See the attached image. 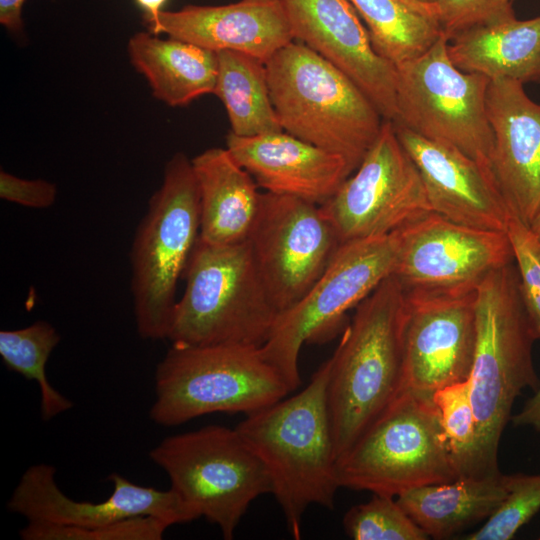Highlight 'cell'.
<instances>
[{
    "instance_id": "cell-3",
    "label": "cell",
    "mask_w": 540,
    "mask_h": 540,
    "mask_svg": "<svg viewBox=\"0 0 540 540\" xmlns=\"http://www.w3.org/2000/svg\"><path fill=\"white\" fill-rule=\"evenodd\" d=\"M477 339L468 378L477 423L479 476L499 473L498 449L523 390L536 391V339L515 262L489 273L476 288Z\"/></svg>"
},
{
    "instance_id": "cell-7",
    "label": "cell",
    "mask_w": 540,
    "mask_h": 540,
    "mask_svg": "<svg viewBox=\"0 0 540 540\" xmlns=\"http://www.w3.org/2000/svg\"><path fill=\"white\" fill-rule=\"evenodd\" d=\"M200 234V198L192 161L175 153L151 196L130 250L131 294L138 335L168 336L183 277Z\"/></svg>"
},
{
    "instance_id": "cell-23",
    "label": "cell",
    "mask_w": 540,
    "mask_h": 540,
    "mask_svg": "<svg viewBox=\"0 0 540 540\" xmlns=\"http://www.w3.org/2000/svg\"><path fill=\"white\" fill-rule=\"evenodd\" d=\"M447 51L464 72L540 83V16H512L473 27L450 39Z\"/></svg>"
},
{
    "instance_id": "cell-38",
    "label": "cell",
    "mask_w": 540,
    "mask_h": 540,
    "mask_svg": "<svg viewBox=\"0 0 540 540\" xmlns=\"http://www.w3.org/2000/svg\"><path fill=\"white\" fill-rule=\"evenodd\" d=\"M136 2L145 10V18H155L162 11L166 0H136Z\"/></svg>"
},
{
    "instance_id": "cell-22",
    "label": "cell",
    "mask_w": 540,
    "mask_h": 540,
    "mask_svg": "<svg viewBox=\"0 0 540 540\" xmlns=\"http://www.w3.org/2000/svg\"><path fill=\"white\" fill-rule=\"evenodd\" d=\"M192 161L200 198L199 239L211 245L246 242L262 193L227 148L213 147Z\"/></svg>"
},
{
    "instance_id": "cell-35",
    "label": "cell",
    "mask_w": 540,
    "mask_h": 540,
    "mask_svg": "<svg viewBox=\"0 0 540 540\" xmlns=\"http://www.w3.org/2000/svg\"><path fill=\"white\" fill-rule=\"evenodd\" d=\"M57 188L52 182L42 179H23L1 170L0 197L3 200L25 207L44 209L56 200Z\"/></svg>"
},
{
    "instance_id": "cell-13",
    "label": "cell",
    "mask_w": 540,
    "mask_h": 540,
    "mask_svg": "<svg viewBox=\"0 0 540 540\" xmlns=\"http://www.w3.org/2000/svg\"><path fill=\"white\" fill-rule=\"evenodd\" d=\"M247 242L279 314L312 288L341 245L321 205L269 192H262Z\"/></svg>"
},
{
    "instance_id": "cell-16",
    "label": "cell",
    "mask_w": 540,
    "mask_h": 540,
    "mask_svg": "<svg viewBox=\"0 0 540 540\" xmlns=\"http://www.w3.org/2000/svg\"><path fill=\"white\" fill-rule=\"evenodd\" d=\"M55 467L39 463L21 476L8 503V509L28 522L90 530L138 516L160 518L170 525L191 522L196 514L171 489L158 490L135 484L118 473L108 479L111 495L102 502L75 501L58 487Z\"/></svg>"
},
{
    "instance_id": "cell-17",
    "label": "cell",
    "mask_w": 540,
    "mask_h": 540,
    "mask_svg": "<svg viewBox=\"0 0 540 540\" xmlns=\"http://www.w3.org/2000/svg\"><path fill=\"white\" fill-rule=\"evenodd\" d=\"M294 40L349 77L385 120L396 118V67L374 49L350 0H281Z\"/></svg>"
},
{
    "instance_id": "cell-8",
    "label": "cell",
    "mask_w": 540,
    "mask_h": 540,
    "mask_svg": "<svg viewBox=\"0 0 540 540\" xmlns=\"http://www.w3.org/2000/svg\"><path fill=\"white\" fill-rule=\"evenodd\" d=\"M340 487L398 496L460 478L432 394L405 389L336 461Z\"/></svg>"
},
{
    "instance_id": "cell-6",
    "label": "cell",
    "mask_w": 540,
    "mask_h": 540,
    "mask_svg": "<svg viewBox=\"0 0 540 540\" xmlns=\"http://www.w3.org/2000/svg\"><path fill=\"white\" fill-rule=\"evenodd\" d=\"M149 411L157 425L172 427L207 414L249 415L291 392L261 347L172 343L154 375Z\"/></svg>"
},
{
    "instance_id": "cell-15",
    "label": "cell",
    "mask_w": 540,
    "mask_h": 540,
    "mask_svg": "<svg viewBox=\"0 0 540 540\" xmlns=\"http://www.w3.org/2000/svg\"><path fill=\"white\" fill-rule=\"evenodd\" d=\"M405 297L406 389L433 394L467 380L477 339L476 289L405 291Z\"/></svg>"
},
{
    "instance_id": "cell-4",
    "label": "cell",
    "mask_w": 540,
    "mask_h": 540,
    "mask_svg": "<svg viewBox=\"0 0 540 540\" xmlns=\"http://www.w3.org/2000/svg\"><path fill=\"white\" fill-rule=\"evenodd\" d=\"M269 93L283 131L342 156L353 172L384 118L343 72L292 41L266 61Z\"/></svg>"
},
{
    "instance_id": "cell-18",
    "label": "cell",
    "mask_w": 540,
    "mask_h": 540,
    "mask_svg": "<svg viewBox=\"0 0 540 540\" xmlns=\"http://www.w3.org/2000/svg\"><path fill=\"white\" fill-rule=\"evenodd\" d=\"M394 127L420 173L434 213L464 226L506 232L511 212L489 166L449 144L395 123Z\"/></svg>"
},
{
    "instance_id": "cell-39",
    "label": "cell",
    "mask_w": 540,
    "mask_h": 540,
    "mask_svg": "<svg viewBox=\"0 0 540 540\" xmlns=\"http://www.w3.org/2000/svg\"><path fill=\"white\" fill-rule=\"evenodd\" d=\"M529 228L540 242V209L530 223Z\"/></svg>"
},
{
    "instance_id": "cell-2",
    "label": "cell",
    "mask_w": 540,
    "mask_h": 540,
    "mask_svg": "<svg viewBox=\"0 0 540 540\" xmlns=\"http://www.w3.org/2000/svg\"><path fill=\"white\" fill-rule=\"evenodd\" d=\"M329 362L296 395L246 415L235 429L266 469L295 539L310 505L333 509L340 488L327 404Z\"/></svg>"
},
{
    "instance_id": "cell-20",
    "label": "cell",
    "mask_w": 540,
    "mask_h": 540,
    "mask_svg": "<svg viewBox=\"0 0 540 540\" xmlns=\"http://www.w3.org/2000/svg\"><path fill=\"white\" fill-rule=\"evenodd\" d=\"M148 32L166 34L202 48L231 50L263 62L294 41L281 0H240L218 6L186 5L145 18Z\"/></svg>"
},
{
    "instance_id": "cell-34",
    "label": "cell",
    "mask_w": 540,
    "mask_h": 540,
    "mask_svg": "<svg viewBox=\"0 0 540 540\" xmlns=\"http://www.w3.org/2000/svg\"><path fill=\"white\" fill-rule=\"evenodd\" d=\"M442 34H457L503 18L515 16L509 0H436Z\"/></svg>"
},
{
    "instance_id": "cell-41",
    "label": "cell",
    "mask_w": 540,
    "mask_h": 540,
    "mask_svg": "<svg viewBox=\"0 0 540 540\" xmlns=\"http://www.w3.org/2000/svg\"><path fill=\"white\" fill-rule=\"evenodd\" d=\"M509 1H513V0H509Z\"/></svg>"
},
{
    "instance_id": "cell-28",
    "label": "cell",
    "mask_w": 540,
    "mask_h": 540,
    "mask_svg": "<svg viewBox=\"0 0 540 540\" xmlns=\"http://www.w3.org/2000/svg\"><path fill=\"white\" fill-rule=\"evenodd\" d=\"M60 339L55 327L44 320L20 329L0 331V356L4 365L38 384L41 416L46 421L73 406L71 400L52 386L46 375V364Z\"/></svg>"
},
{
    "instance_id": "cell-19",
    "label": "cell",
    "mask_w": 540,
    "mask_h": 540,
    "mask_svg": "<svg viewBox=\"0 0 540 540\" xmlns=\"http://www.w3.org/2000/svg\"><path fill=\"white\" fill-rule=\"evenodd\" d=\"M486 107L493 175L510 212L529 226L540 209V104L521 82L495 78Z\"/></svg>"
},
{
    "instance_id": "cell-14",
    "label": "cell",
    "mask_w": 540,
    "mask_h": 540,
    "mask_svg": "<svg viewBox=\"0 0 540 540\" xmlns=\"http://www.w3.org/2000/svg\"><path fill=\"white\" fill-rule=\"evenodd\" d=\"M512 262L506 232L464 226L432 212L398 230L392 275L405 291L472 290Z\"/></svg>"
},
{
    "instance_id": "cell-30",
    "label": "cell",
    "mask_w": 540,
    "mask_h": 540,
    "mask_svg": "<svg viewBox=\"0 0 540 540\" xmlns=\"http://www.w3.org/2000/svg\"><path fill=\"white\" fill-rule=\"evenodd\" d=\"M346 534L354 540H426L429 537L393 496L373 494L351 507L343 518Z\"/></svg>"
},
{
    "instance_id": "cell-27",
    "label": "cell",
    "mask_w": 540,
    "mask_h": 540,
    "mask_svg": "<svg viewBox=\"0 0 540 540\" xmlns=\"http://www.w3.org/2000/svg\"><path fill=\"white\" fill-rule=\"evenodd\" d=\"M216 54L214 94L225 107L230 132L242 137L282 132L269 93L265 62L231 50Z\"/></svg>"
},
{
    "instance_id": "cell-26",
    "label": "cell",
    "mask_w": 540,
    "mask_h": 540,
    "mask_svg": "<svg viewBox=\"0 0 540 540\" xmlns=\"http://www.w3.org/2000/svg\"><path fill=\"white\" fill-rule=\"evenodd\" d=\"M375 51L394 65L426 52L442 36L436 3L421 0H350Z\"/></svg>"
},
{
    "instance_id": "cell-40",
    "label": "cell",
    "mask_w": 540,
    "mask_h": 540,
    "mask_svg": "<svg viewBox=\"0 0 540 540\" xmlns=\"http://www.w3.org/2000/svg\"><path fill=\"white\" fill-rule=\"evenodd\" d=\"M421 1L430 2V3H435L436 2V0H421Z\"/></svg>"
},
{
    "instance_id": "cell-5",
    "label": "cell",
    "mask_w": 540,
    "mask_h": 540,
    "mask_svg": "<svg viewBox=\"0 0 540 540\" xmlns=\"http://www.w3.org/2000/svg\"><path fill=\"white\" fill-rule=\"evenodd\" d=\"M183 277L167 339L192 346L265 344L279 313L247 241L211 245L198 238Z\"/></svg>"
},
{
    "instance_id": "cell-9",
    "label": "cell",
    "mask_w": 540,
    "mask_h": 540,
    "mask_svg": "<svg viewBox=\"0 0 540 540\" xmlns=\"http://www.w3.org/2000/svg\"><path fill=\"white\" fill-rule=\"evenodd\" d=\"M170 488L230 540L251 503L271 493L265 467L234 428L208 425L164 438L149 452Z\"/></svg>"
},
{
    "instance_id": "cell-1",
    "label": "cell",
    "mask_w": 540,
    "mask_h": 540,
    "mask_svg": "<svg viewBox=\"0 0 540 540\" xmlns=\"http://www.w3.org/2000/svg\"><path fill=\"white\" fill-rule=\"evenodd\" d=\"M405 291L390 275L355 307L328 359L327 404L336 459L406 389Z\"/></svg>"
},
{
    "instance_id": "cell-11",
    "label": "cell",
    "mask_w": 540,
    "mask_h": 540,
    "mask_svg": "<svg viewBox=\"0 0 540 540\" xmlns=\"http://www.w3.org/2000/svg\"><path fill=\"white\" fill-rule=\"evenodd\" d=\"M442 36L426 52L395 65V124L449 144L491 168L493 131L487 115L490 79L457 68ZM492 169V168H491Z\"/></svg>"
},
{
    "instance_id": "cell-37",
    "label": "cell",
    "mask_w": 540,
    "mask_h": 540,
    "mask_svg": "<svg viewBox=\"0 0 540 540\" xmlns=\"http://www.w3.org/2000/svg\"><path fill=\"white\" fill-rule=\"evenodd\" d=\"M24 0H0V22L8 30L22 29V6Z\"/></svg>"
},
{
    "instance_id": "cell-21",
    "label": "cell",
    "mask_w": 540,
    "mask_h": 540,
    "mask_svg": "<svg viewBox=\"0 0 540 540\" xmlns=\"http://www.w3.org/2000/svg\"><path fill=\"white\" fill-rule=\"evenodd\" d=\"M226 148L265 192L323 205L353 173L340 155L282 131L251 137L231 132Z\"/></svg>"
},
{
    "instance_id": "cell-31",
    "label": "cell",
    "mask_w": 540,
    "mask_h": 540,
    "mask_svg": "<svg viewBox=\"0 0 540 540\" xmlns=\"http://www.w3.org/2000/svg\"><path fill=\"white\" fill-rule=\"evenodd\" d=\"M540 510V474L507 475V493L484 524L465 539L509 540Z\"/></svg>"
},
{
    "instance_id": "cell-24",
    "label": "cell",
    "mask_w": 540,
    "mask_h": 540,
    "mask_svg": "<svg viewBox=\"0 0 540 540\" xmlns=\"http://www.w3.org/2000/svg\"><path fill=\"white\" fill-rule=\"evenodd\" d=\"M127 48L131 64L145 77L153 96L167 105L186 106L203 95L214 94L216 52L150 32L131 36Z\"/></svg>"
},
{
    "instance_id": "cell-36",
    "label": "cell",
    "mask_w": 540,
    "mask_h": 540,
    "mask_svg": "<svg viewBox=\"0 0 540 540\" xmlns=\"http://www.w3.org/2000/svg\"><path fill=\"white\" fill-rule=\"evenodd\" d=\"M512 424L517 427H531L540 434V387L522 407L521 411L512 415Z\"/></svg>"
},
{
    "instance_id": "cell-10",
    "label": "cell",
    "mask_w": 540,
    "mask_h": 540,
    "mask_svg": "<svg viewBox=\"0 0 540 540\" xmlns=\"http://www.w3.org/2000/svg\"><path fill=\"white\" fill-rule=\"evenodd\" d=\"M398 231L340 245L312 288L281 312L261 353L282 376L290 391L301 384L298 359L305 343L330 340L355 308L393 274Z\"/></svg>"
},
{
    "instance_id": "cell-32",
    "label": "cell",
    "mask_w": 540,
    "mask_h": 540,
    "mask_svg": "<svg viewBox=\"0 0 540 540\" xmlns=\"http://www.w3.org/2000/svg\"><path fill=\"white\" fill-rule=\"evenodd\" d=\"M170 526L152 516L132 517L90 530L28 522L19 535L23 540H161Z\"/></svg>"
},
{
    "instance_id": "cell-25",
    "label": "cell",
    "mask_w": 540,
    "mask_h": 540,
    "mask_svg": "<svg viewBox=\"0 0 540 540\" xmlns=\"http://www.w3.org/2000/svg\"><path fill=\"white\" fill-rule=\"evenodd\" d=\"M507 493V475L460 477L405 491L398 503L429 538L446 539L487 520Z\"/></svg>"
},
{
    "instance_id": "cell-33",
    "label": "cell",
    "mask_w": 540,
    "mask_h": 540,
    "mask_svg": "<svg viewBox=\"0 0 540 540\" xmlns=\"http://www.w3.org/2000/svg\"><path fill=\"white\" fill-rule=\"evenodd\" d=\"M506 233L518 269L523 302L537 340H540V242L514 214H510Z\"/></svg>"
},
{
    "instance_id": "cell-42",
    "label": "cell",
    "mask_w": 540,
    "mask_h": 540,
    "mask_svg": "<svg viewBox=\"0 0 540 540\" xmlns=\"http://www.w3.org/2000/svg\"><path fill=\"white\" fill-rule=\"evenodd\" d=\"M539 539H540V537H539Z\"/></svg>"
},
{
    "instance_id": "cell-29",
    "label": "cell",
    "mask_w": 540,
    "mask_h": 540,
    "mask_svg": "<svg viewBox=\"0 0 540 540\" xmlns=\"http://www.w3.org/2000/svg\"><path fill=\"white\" fill-rule=\"evenodd\" d=\"M432 398L460 477H480L477 423L469 380L443 386L433 392Z\"/></svg>"
},
{
    "instance_id": "cell-12",
    "label": "cell",
    "mask_w": 540,
    "mask_h": 540,
    "mask_svg": "<svg viewBox=\"0 0 540 540\" xmlns=\"http://www.w3.org/2000/svg\"><path fill=\"white\" fill-rule=\"evenodd\" d=\"M321 207L341 244L391 234L433 212L416 165L385 119L358 168Z\"/></svg>"
}]
</instances>
